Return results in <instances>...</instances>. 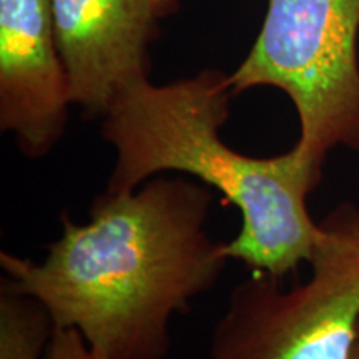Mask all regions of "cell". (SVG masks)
<instances>
[{"instance_id":"2","label":"cell","mask_w":359,"mask_h":359,"mask_svg":"<svg viewBox=\"0 0 359 359\" xmlns=\"http://www.w3.org/2000/svg\"><path fill=\"white\" fill-rule=\"evenodd\" d=\"M233 97L230 75L213 69L165 85L145 79L122 90L100 118L102 138L115 150L105 191H133L165 173L201 182L241 217L240 231L226 243L230 259L283 280L311 255L318 222L308 196L323 168L294 147L268 158L228 147L219 130Z\"/></svg>"},{"instance_id":"3","label":"cell","mask_w":359,"mask_h":359,"mask_svg":"<svg viewBox=\"0 0 359 359\" xmlns=\"http://www.w3.org/2000/svg\"><path fill=\"white\" fill-rule=\"evenodd\" d=\"M309 278L251 273L233 288L208 359H348L359 321V206L338 203L318 222Z\"/></svg>"},{"instance_id":"7","label":"cell","mask_w":359,"mask_h":359,"mask_svg":"<svg viewBox=\"0 0 359 359\" xmlns=\"http://www.w3.org/2000/svg\"><path fill=\"white\" fill-rule=\"evenodd\" d=\"M55 331V323L43 303L2 278L0 359H43Z\"/></svg>"},{"instance_id":"9","label":"cell","mask_w":359,"mask_h":359,"mask_svg":"<svg viewBox=\"0 0 359 359\" xmlns=\"http://www.w3.org/2000/svg\"><path fill=\"white\" fill-rule=\"evenodd\" d=\"M348 359H359V321L356 325V331H354V339L349 349V358Z\"/></svg>"},{"instance_id":"6","label":"cell","mask_w":359,"mask_h":359,"mask_svg":"<svg viewBox=\"0 0 359 359\" xmlns=\"http://www.w3.org/2000/svg\"><path fill=\"white\" fill-rule=\"evenodd\" d=\"M58 50L72 103L85 118H102L130 85L148 79L147 47L158 0H50Z\"/></svg>"},{"instance_id":"5","label":"cell","mask_w":359,"mask_h":359,"mask_svg":"<svg viewBox=\"0 0 359 359\" xmlns=\"http://www.w3.org/2000/svg\"><path fill=\"white\" fill-rule=\"evenodd\" d=\"M70 105L50 0H0L2 132L27 158H43L64 137Z\"/></svg>"},{"instance_id":"8","label":"cell","mask_w":359,"mask_h":359,"mask_svg":"<svg viewBox=\"0 0 359 359\" xmlns=\"http://www.w3.org/2000/svg\"><path fill=\"white\" fill-rule=\"evenodd\" d=\"M43 359H100L77 330H57Z\"/></svg>"},{"instance_id":"10","label":"cell","mask_w":359,"mask_h":359,"mask_svg":"<svg viewBox=\"0 0 359 359\" xmlns=\"http://www.w3.org/2000/svg\"><path fill=\"white\" fill-rule=\"evenodd\" d=\"M173 2H175V0H158V4H160V7H161V11H163L165 13L168 12V8H170V6H172Z\"/></svg>"},{"instance_id":"1","label":"cell","mask_w":359,"mask_h":359,"mask_svg":"<svg viewBox=\"0 0 359 359\" xmlns=\"http://www.w3.org/2000/svg\"><path fill=\"white\" fill-rule=\"evenodd\" d=\"M215 191L165 173L127 193L103 191L87 223L62 215L40 262L0 253L6 280L77 330L100 359H165L170 323L215 288L230 257L206 223Z\"/></svg>"},{"instance_id":"4","label":"cell","mask_w":359,"mask_h":359,"mask_svg":"<svg viewBox=\"0 0 359 359\" xmlns=\"http://www.w3.org/2000/svg\"><path fill=\"white\" fill-rule=\"evenodd\" d=\"M359 0H268L257 42L230 75L233 93L280 88L299 122L296 150L318 168L359 151Z\"/></svg>"}]
</instances>
